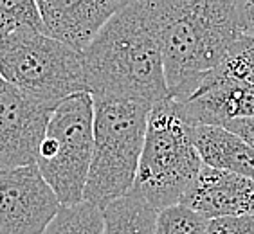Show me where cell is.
<instances>
[{
	"label": "cell",
	"instance_id": "6da1fadb",
	"mask_svg": "<svg viewBox=\"0 0 254 234\" xmlns=\"http://www.w3.org/2000/svg\"><path fill=\"white\" fill-rule=\"evenodd\" d=\"M87 90L92 96L170 98L161 42L150 0H132L116 13L83 51Z\"/></svg>",
	"mask_w": 254,
	"mask_h": 234
},
{
	"label": "cell",
	"instance_id": "7a4b0ae2",
	"mask_svg": "<svg viewBox=\"0 0 254 234\" xmlns=\"http://www.w3.org/2000/svg\"><path fill=\"white\" fill-rule=\"evenodd\" d=\"M170 98L186 99L244 34L236 0H150Z\"/></svg>",
	"mask_w": 254,
	"mask_h": 234
},
{
	"label": "cell",
	"instance_id": "3957f363",
	"mask_svg": "<svg viewBox=\"0 0 254 234\" xmlns=\"http://www.w3.org/2000/svg\"><path fill=\"white\" fill-rule=\"evenodd\" d=\"M94 98V150L83 200L99 209L133 187L152 103L132 98Z\"/></svg>",
	"mask_w": 254,
	"mask_h": 234
},
{
	"label": "cell",
	"instance_id": "277c9868",
	"mask_svg": "<svg viewBox=\"0 0 254 234\" xmlns=\"http://www.w3.org/2000/svg\"><path fill=\"white\" fill-rule=\"evenodd\" d=\"M204 162L193 141V124L179 103L166 98L148 114L146 135L133 187L157 211L179 204L200 173Z\"/></svg>",
	"mask_w": 254,
	"mask_h": 234
},
{
	"label": "cell",
	"instance_id": "5b68a950",
	"mask_svg": "<svg viewBox=\"0 0 254 234\" xmlns=\"http://www.w3.org/2000/svg\"><path fill=\"white\" fill-rule=\"evenodd\" d=\"M0 78L53 108L70 94L87 90L83 53L38 29H18L0 38Z\"/></svg>",
	"mask_w": 254,
	"mask_h": 234
},
{
	"label": "cell",
	"instance_id": "8992f818",
	"mask_svg": "<svg viewBox=\"0 0 254 234\" xmlns=\"http://www.w3.org/2000/svg\"><path fill=\"white\" fill-rule=\"evenodd\" d=\"M94 150V98L70 94L51 112L40 142L36 166L62 205L83 202Z\"/></svg>",
	"mask_w": 254,
	"mask_h": 234
},
{
	"label": "cell",
	"instance_id": "52a82bcc",
	"mask_svg": "<svg viewBox=\"0 0 254 234\" xmlns=\"http://www.w3.org/2000/svg\"><path fill=\"white\" fill-rule=\"evenodd\" d=\"M60 207L36 164L0 168V234H40Z\"/></svg>",
	"mask_w": 254,
	"mask_h": 234
},
{
	"label": "cell",
	"instance_id": "ba28073f",
	"mask_svg": "<svg viewBox=\"0 0 254 234\" xmlns=\"http://www.w3.org/2000/svg\"><path fill=\"white\" fill-rule=\"evenodd\" d=\"M53 107L0 78V168L36 164Z\"/></svg>",
	"mask_w": 254,
	"mask_h": 234
},
{
	"label": "cell",
	"instance_id": "9c48e42d",
	"mask_svg": "<svg viewBox=\"0 0 254 234\" xmlns=\"http://www.w3.org/2000/svg\"><path fill=\"white\" fill-rule=\"evenodd\" d=\"M191 124L225 126L254 116V85L211 70L186 99H175Z\"/></svg>",
	"mask_w": 254,
	"mask_h": 234
},
{
	"label": "cell",
	"instance_id": "30bf717a",
	"mask_svg": "<svg viewBox=\"0 0 254 234\" xmlns=\"http://www.w3.org/2000/svg\"><path fill=\"white\" fill-rule=\"evenodd\" d=\"M132 0H36L45 34L83 53L101 27Z\"/></svg>",
	"mask_w": 254,
	"mask_h": 234
},
{
	"label": "cell",
	"instance_id": "8fae6325",
	"mask_svg": "<svg viewBox=\"0 0 254 234\" xmlns=\"http://www.w3.org/2000/svg\"><path fill=\"white\" fill-rule=\"evenodd\" d=\"M182 204L205 218L254 213V178L204 164Z\"/></svg>",
	"mask_w": 254,
	"mask_h": 234
},
{
	"label": "cell",
	"instance_id": "7c38bea8",
	"mask_svg": "<svg viewBox=\"0 0 254 234\" xmlns=\"http://www.w3.org/2000/svg\"><path fill=\"white\" fill-rule=\"evenodd\" d=\"M193 141L204 164L254 178V146L225 126L193 124Z\"/></svg>",
	"mask_w": 254,
	"mask_h": 234
},
{
	"label": "cell",
	"instance_id": "4fadbf2b",
	"mask_svg": "<svg viewBox=\"0 0 254 234\" xmlns=\"http://www.w3.org/2000/svg\"><path fill=\"white\" fill-rule=\"evenodd\" d=\"M155 218V207L130 189L103 209L101 234H153Z\"/></svg>",
	"mask_w": 254,
	"mask_h": 234
},
{
	"label": "cell",
	"instance_id": "5bb4252c",
	"mask_svg": "<svg viewBox=\"0 0 254 234\" xmlns=\"http://www.w3.org/2000/svg\"><path fill=\"white\" fill-rule=\"evenodd\" d=\"M103 209L90 202L62 205L51 224L40 234H101Z\"/></svg>",
	"mask_w": 254,
	"mask_h": 234
},
{
	"label": "cell",
	"instance_id": "9a60e30c",
	"mask_svg": "<svg viewBox=\"0 0 254 234\" xmlns=\"http://www.w3.org/2000/svg\"><path fill=\"white\" fill-rule=\"evenodd\" d=\"M207 222L209 218L179 202L157 211L153 234H205Z\"/></svg>",
	"mask_w": 254,
	"mask_h": 234
},
{
	"label": "cell",
	"instance_id": "2e32d148",
	"mask_svg": "<svg viewBox=\"0 0 254 234\" xmlns=\"http://www.w3.org/2000/svg\"><path fill=\"white\" fill-rule=\"evenodd\" d=\"M213 72L254 85V34H242Z\"/></svg>",
	"mask_w": 254,
	"mask_h": 234
},
{
	"label": "cell",
	"instance_id": "e0dca14e",
	"mask_svg": "<svg viewBox=\"0 0 254 234\" xmlns=\"http://www.w3.org/2000/svg\"><path fill=\"white\" fill-rule=\"evenodd\" d=\"M18 29H42L36 0H0V38Z\"/></svg>",
	"mask_w": 254,
	"mask_h": 234
},
{
	"label": "cell",
	"instance_id": "ac0fdd59",
	"mask_svg": "<svg viewBox=\"0 0 254 234\" xmlns=\"http://www.w3.org/2000/svg\"><path fill=\"white\" fill-rule=\"evenodd\" d=\"M205 234H254V213L209 218Z\"/></svg>",
	"mask_w": 254,
	"mask_h": 234
},
{
	"label": "cell",
	"instance_id": "d6986e66",
	"mask_svg": "<svg viewBox=\"0 0 254 234\" xmlns=\"http://www.w3.org/2000/svg\"><path fill=\"white\" fill-rule=\"evenodd\" d=\"M227 130L238 133L242 139L249 142L251 146H254V116L253 117H242V119H235L225 124Z\"/></svg>",
	"mask_w": 254,
	"mask_h": 234
},
{
	"label": "cell",
	"instance_id": "ffe728a7",
	"mask_svg": "<svg viewBox=\"0 0 254 234\" xmlns=\"http://www.w3.org/2000/svg\"><path fill=\"white\" fill-rule=\"evenodd\" d=\"M240 27L245 34H254V0H236Z\"/></svg>",
	"mask_w": 254,
	"mask_h": 234
}]
</instances>
